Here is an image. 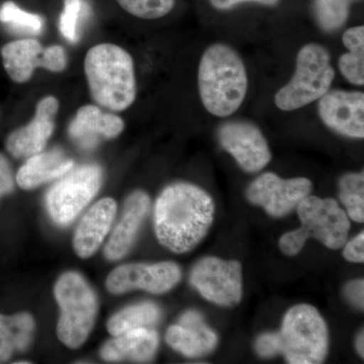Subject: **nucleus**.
I'll return each mask as SVG.
<instances>
[{
    "label": "nucleus",
    "instance_id": "f257e3e1",
    "mask_svg": "<svg viewBox=\"0 0 364 364\" xmlns=\"http://www.w3.org/2000/svg\"><path fill=\"white\" fill-rule=\"evenodd\" d=\"M214 215V200L207 191L186 182L171 184L155 203L158 241L172 252H188L207 236Z\"/></svg>",
    "mask_w": 364,
    "mask_h": 364
},
{
    "label": "nucleus",
    "instance_id": "f03ea898",
    "mask_svg": "<svg viewBox=\"0 0 364 364\" xmlns=\"http://www.w3.org/2000/svg\"><path fill=\"white\" fill-rule=\"evenodd\" d=\"M329 346L328 328L317 309L306 304L287 311L279 333H265L255 342L260 358L282 354L291 364H318L325 360Z\"/></svg>",
    "mask_w": 364,
    "mask_h": 364
},
{
    "label": "nucleus",
    "instance_id": "7ed1b4c3",
    "mask_svg": "<svg viewBox=\"0 0 364 364\" xmlns=\"http://www.w3.org/2000/svg\"><path fill=\"white\" fill-rule=\"evenodd\" d=\"M198 81L203 107L213 116H231L247 95L246 67L238 53L228 45L214 44L205 50Z\"/></svg>",
    "mask_w": 364,
    "mask_h": 364
},
{
    "label": "nucleus",
    "instance_id": "20e7f679",
    "mask_svg": "<svg viewBox=\"0 0 364 364\" xmlns=\"http://www.w3.org/2000/svg\"><path fill=\"white\" fill-rule=\"evenodd\" d=\"M85 70L90 95L97 104L112 112H123L136 100L133 58L114 44H100L86 54Z\"/></svg>",
    "mask_w": 364,
    "mask_h": 364
},
{
    "label": "nucleus",
    "instance_id": "39448f33",
    "mask_svg": "<svg viewBox=\"0 0 364 364\" xmlns=\"http://www.w3.org/2000/svg\"><path fill=\"white\" fill-rule=\"evenodd\" d=\"M296 208L301 227L287 232L279 239L282 253L296 255L310 238L317 239L333 250L346 243L350 221L336 200L308 196Z\"/></svg>",
    "mask_w": 364,
    "mask_h": 364
},
{
    "label": "nucleus",
    "instance_id": "423d86ee",
    "mask_svg": "<svg viewBox=\"0 0 364 364\" xmlns=\"http://www.w3.org/2000/svg\"><path fill=\"white\" fill-rule=\"evenodd\" d=\"M54 294L61 310L57 336L69 348L77 349L85 343L97 320V294L85 277L74 272L59 277Z\"/></svg>",
    "mask_w": 364,
    "mask_h": 364
},
{
    "label": "nucleus",
    "instance_id": "0eeeda50",
    "mask_svg": "<svg viewBox=\"0 0 364 364\" xmlns=\"http://www.w3.org/2000/svg\"><path fill=\"white\" fill-rule=\"evenodd\" d=\"M335 71L329 52L311 43L299 50L293 77L275 95V105L284 112H293L324 97L334 80Z\"/></svg>",
    "mask_w": 364,
    "mask_h": 364
},
{
    "label": "nucleus",
    "instance_id": "6e6552de",
    "mask_svg": "<svg viewBox=\"0 0 364 364\" xmlns=\"http://www.w3.org/2000/svg\"><path fill=\"white\" fill-rule=\"evenodd\" d=\"M102 182V170L87 164L70 170L46 196L50 218L60 227L70 225L97 196Z\"/></svg>",
    "mask_w": 364,
    "mask_h": 364
},
{
    "label": "nucleus",
    "instance_id": "1a4fd4ad",
    "mask_svg": "<svg viewBox=\"0 0 364 364\" xmlns=\"http://www.w3.org/2000/svg\"><path fill=\"white\" fill-rule=\"evenodd\" d=\"M191 284L210 303L238 305L242 299V267L239 261L205 257L191 273Z\"/></svg>",
    "mask_w": 364,
    "mask_h": 364
},
{
    "label": "nucleus",
    "instance_id": "9d476101",
    "mask_svg": "<svg viewBox=\"0 0 364 364\" xmlns=\"http://www.w3.org/2000/svg\"><path fill=\"white\" fill-rule=\"evenodd\" d=\"M2 63L14 82L25 83L37 68L61 72L66 68L65 50L58 45L43 47L38 40L21 39L7 43L0 51Z\"/></svg>",
    "mask_w": 364,
    "mask_h": 364
},
{
    "label": "nucleus",
    "instance_id": "9b49d317",
    "mask_svg": "<svg viewBox=\"0 0 364 364\" xmlns=\"http://www.w3.org/2000/svg\"><path fill=\"white\" fill-rule=\"evenodd\" d=\"M312 188V181L305 177L284 179L267 172L249 186L247 198L253 205L264 208L272 217L282 218L291 214L310 195Z\"/></svg>",
    "mask_w": 364,
    "mask_h": 364
},
{
    "label": "nucleus",
    "instance_id": "f8f14e48",
    "mask_svg": "<svg viewBox=\"0 0 364 364\" xmlns=\"http://www.w3.org/2000/svg\"><path fill=\"white\" fill-rule=\"evenodd\" d=\"M181 270L174 262L132 263L121 265L107 277L105 287L109 293L121 294L135 289L148 293H167L181 282Z\"/></svg>",
    "mask_w": 364,
    "mask_h": 364
},
{
    "label": "nucleus",
    "instance_id": "ddd939ff",
    "mask_svg": "<svg viewBox=\"0 0 364 364\" xmlns=\"http://www.w3.org/2000/svg\"><path fill=\"white\" fill-rule=\"evenodd\" d=\"M218 140L242 169L256 173L272 160V152L259 129L247 122H230L220 127Z\"/></svg>",
    "mask_w": 364,
    "mask_h": 364
},
{
    "label": "nucleus",
    "instance_id": "4468645a",
    "mask_svg": "<svg viewBox=\"0 0 364 364\" xmlns=\"http://www.w3.org/2000/svg\"><path fill=\"white\" fill-rule=\"evenodd\" d=\"M318 112L323 123L340 135L363 138V92L329 90L318 100Z\"/></svg>",
    "mask_w": 364,
    "mask_h": 364
},
{
    "label": "nucleus",
    "instance_id": "2eb2a0df",
    "mask_svg": "<svg viewBox=\"0 0 364 364\" xmlns=\"http://www.w3.org/2000/svg\"><path fill=\"white\" fill-rule=\"evenodd\" d=\"M58 109L57 98L47 97L41 100L32 122L7 136V151L16 158H28L42 152L54 132Z\"/></svg>",
    "mask_w": 364,
    "mask_h": 364
},
{
    "label": "nucleus",
    "instance_id": "dca6fc26",
    "mask_svg": "<svg viewBox=\"0 0 364 364\" xmlns=\"http://www.w3.org/2000/svg\"><path fill=\"white\" fill-rule=\"evenodd\" d=\"M166 342L186 358H196L214 350L218 336L205 325L200 313L188 311L179 318L178 324L167 330Z\"/></svg>",
    "mask_w": 364,
    "mask_h": 364
},
{
    "label": "nucleus",
    "instance_id": "f3484780",
    "mask_svg": "<svg viewBox=\"0 0 364 364\" xmlns=\"http://www.w3.org/2000/svg\"><path fill=\"white\" fill-rule=\"evenodd\" d=\"M149 208L150 198L144 191H134L127 198L121 220L105 247L104 253L107 260L122 259L130 252Z\"/></svg>",
    "mask_w": 364,
    "mask_h": 364
},
{
    "label": "nucleus",
    "instance_id": "a211bd4d",
    "mask_svg": "<svg viewBox=\"0 0 364 364\" xmlns=\"http://www.w3.org/2000/svg\"><path fill=\"white\" fill-rule=\"evenodd\" d=\"M121 117L107 114L95 105H85L78 109L69 126V136L82 149H92L105 139L116 138L124 131Z\"/></svg>",
    "mask_w": 364,
    "mask_h": 364
},
{
    "label": "nucleus",
    "instance_id": "6ab92c4d",
    "mask_svg": "<svg viewBox=\"0 0 364 364\" xmlns=\"http://www.w3.org/2000/svg\"><path fill=\"white\" fill-rule=\"evenodd\" d=\"M117 203L111 198H102L92 205L79 223L73 238V248L80 258H90L100 247L111 230Z\"/></svg>",
    "mask_w": 364,
    "mask_h": 364
},
{
    "label": "nucleus",
    "instance_id": "aec40b11",
    "mask_svg": "<svg viewBox=\"0 0 364 364\" xmlns=\"http://www.w3.org/2000/svg\"><path fill=\"white\" fill-rule=\"evenodd\" d=\"M158 345L159 337L154 328H136L107 341L102 347L100 356L111 363H150L155 358Z\"/></svg>",
    "mask_w": 364,
    "mask_h": 364
},
{
    "label": "nucleus",
    "instance_id": "412c9836",
    "mask_svg": "<svg viewBox=\"0 0 364 364\" xmlns=\"http://www.w3.org/2000/svg\"><path fill=\"white\" fill-rule=\"evenodd\" d=\"M74 168V162L63 151L54 149L28 157L16 176V183L23 189H33L41 184L58 178Z\"/></svg>",
    "mask_w": 364,
    "mask_h": 364
},
{
    "label": "nucleus",
    "instance_id": "4be33fe9",
    "mask_svg": "<svg viewBox=\"0 0 364 364\" xmlns=\"http://www.w3.org/2000/svg\"><path fill=\"white\" fill-rule=\"evenodd\" d=\"M33 331L35 321L31 314H0V363H7L14 354L26 351L32 343Z\"/></svg>",
    "mask_w": 364,
    "mask_h": 364
},
{
    "label": "nucleus",
    "instance_id": "5701e85b",
    "mask_svg": "<svg viewBox=\"0 0 364 364\" xmlns=\"http://www.w3.org/2000/svg\"><path fill=\"white\" fill-rule=\"evenodd\" d=\"M161 311L153 303L128 306L114 314L107 323V331L119 336L136 328H153L159 322Z\"/></svg>",
    "mask_w": 364,
    "mask_h": 364
},
{
    "label": "nucleus",
    "instance_id": "b1692460",
    "mask_svg": "<svg viewBox=\"0 0 364 364\" xmlns=\"http://www.w3.org/2000/svg\"><path fill=\"white\" fill-rule=\"evenodd\" d=\"M359 0H315L313 11L318 25L325 32H334L346 23L350 7Z\"/></svg>",
    "mask_w": 364,
    "mask_h": 364
},
{
    "label": "nucleus",
    "instance_id": "393cba45",
    "mask_svg": "<svg viewBox=\"0 0 364 364\" xmlns=\"http://www.w3.org/2000/svg\"><path fill=\"white\" fill-rule=\"evenodd\" d=\"M339 196L347 215L354 222L364 221V176L361 173H348L339 181Z\"/></svg>",
    "mask_w": 364,
    "mask_h": 364
},
{
    "label": "nucleus",
    "instance_id": "a878e982",
    "mask_svg": "<svg viewBox=\"0 0 364 364\" xmlns=\"http://www.w3.org/2000/svg\"><path fill=\"white\" fill-rule=\"evenodd\" d=\"M0 23L14 33L39 35L44 30L42 16L23 11L13 1L4 2L0 7Z\"/></svg>",
    "mask_w": 364,
    "mask_h": 364
},
{
    "label": "nucleus",
    "instance_id": "bb28decb",
    "mask_svg": "<svg viewBox=\"0 0 364 364\" xmlns=\"http://www.w3.org/2000/svg\"><path fill=\"white\" fill-rule=\"evenodd\" d=\"M90 6L85 0H64V9L60 16V32L70 43L79 39V26L82 18H87Z\"/></svg>",
    "mask_w": 364,
    "mask_h": 364
},
{
    "label": "nucleus",
    "instance_id": "cd10ccee",
    "mask_svg": "<svg viewBox=\"0 0 364 364\" xmlns=\"http://www.w3.org/2000/svg\"><path fill=\"white\" fill-rule=\"evenodd\" d=\"M127 13L144 20H156L173 9L176 0H117Z\"/></svg>",
    "mask_w": 364,
    "mask_h": 364
},
{
    "label": "nucleus",
    "instance_id": "c85d7f7f",
    "mask_svg": "<svg viewBox=\"0 0 364 364\" xmlns=\"http://www.w3.org/2000/svg\"><path fill=\"white\" fill-rule=\"evenodd\" d=\"M342 75L352 85H364V50H351L339 59Z\"/></svg>",
    "mask_w": 364,
    "mask_h": 364
},
{
    "label": "nucleus",
    "instance_id": "c756f323",
    "mask_svg": "<svg viewBox=\"0 0 364 364\" xmlns=\"http://www.w3.org/2000/svg\"><path fill=\"white\" fill-rule=\"evenodd\" d=\"M14 189V178L13 169L9 160L0 154V198L9 195Z\"/></svg>",
    "mask_w": 364,
    "mask_h": 364
},
{
    "label": "nucleus",
    "instance_id": "7c9ffc66",
    "mask_svg": "<svg viewBox=\"0 0 364 364\" xmlns=\"http://www.w3.org/2000/svg\"><path fill=\"white\" fill-rule=\"evenodd\" d=\"M344 258L350 262L363 263L364 261V233L361 232L345 246Z\"/></svg>",
    "mask_w": 364,
    "mask_h": 364
},
{
    "label": "nucleus",
    "instance_id": "2f4dec72",
    "mask_svg": "<svg viewBox=\"0 0 364 364\" xmlns=\"http://www.w3.org/2000/svg\"><path fill=\"white\" fill-rule=\"evenodd\" d=\"M280 0H210V4L219 11H229L243 4H258L265 6H275Z\"/></svg>",
    "mask_w": 364,
    "mask_h": 364
},
{
    "label": "nucleus",
    "instance_id": "473e14b6",
    "mask_svg": "<svg viewBox=\"0 0 364 364\" xmlns=\"http://www.w3.org/2000/svg\"><path fill=\"white\" fill-rule=\"evenodd\" d=\"M343 44L349 51L364 50V26H358L348 28L343 35Z\"/></svg>",
    "mask_w": 364,
    "mask_h": 364
},
{
    "label": "nucleus",
    "instance_id": "72a5a7b5",
    "mask_svg": "<svg viewBox=\"0 0 364 364\" xmlns=\"http://www.w3.org/2000/svg\"><path fill=\"white\" fill-rule=\"evenodd\" d=\"M363 291H364V282L363 279H356L353 282H349L345 287V296L349 299L352 305L355 306L356 308L363 309Z\"/></svg>",
    "mask_w": 364,
    "mask_h": 364
},
{
    "label": "nucleus",
    "instance_id": "f704fd0d",
    "mask_svg": "<svg viewBox=\"0 0 364 364\" xmlns=\"http://www.w3.org/2000/svg\"><path fill=\"white\" fill-rule=\"evenodd\" d=\"M364 337L363 332H361L360 334L358 335V340H356V348H358V351L359 355L361 358H364Z\"/></svg>",
    "mask_w": 364,
    "mask_h": 364
}]
</instances>
